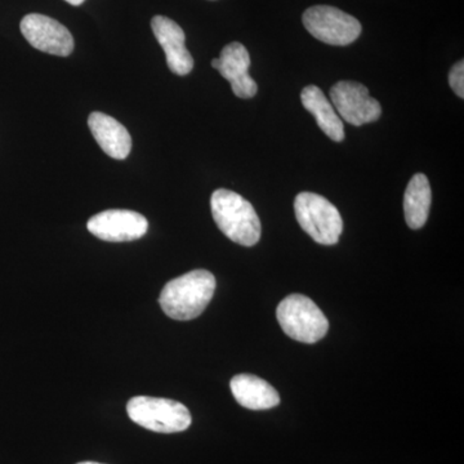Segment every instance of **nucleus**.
Returning a JSON list of instances; mask_svg holds the SVG:
<instances>
[{
    "label": "nucleus",
    "mask_w": 464,
    "mask_h": 464,
    "mask_svg": "<svg viewBox=\"0 0 464 464\" xmlns=\"http://www.w3.org/2000/svg\"><path fill=\"white\" fill-rule=\"evenodd\" d=\"M215 290V275L207 270H194L167 283L159 304L170 319L188 322L204 313Z\"/></svg>",
    "instance_id": "1"
},
{
    "label": "nucleus",
    "mask_w": 464,
    "mask_h": 464,
    "mask_svg": "<svg viewBox=\"0 0 464 464\" xmlns=\"http://www.w3.org/2000/svg\"><path fill=\"white\" fill-rule=\"evenodd\" d=\"M213 219L228 239L253 246L261 237V221L255 208L237 192L219 188L210 198Z\"/></svg>",
    "instance_id": "2"
},
{
    "label": "nucleus",
    "mask_w": 464,
    "mask_h": 464,
    "mask_svg": "<svg viewBox=\"0 0 464 464\" xmlns=\"http://www.w3.org/2000/svg\"><path fill=\"white\" fill-rule=\"evenodd\" d=\"M276 317L284 333L302 343H316L328 333V319L306 295H292L284 298L277 306Z\"/></svg>",
    "instance_id": "3"
},
{
    "label": "nucleus",
    "mask_w": 464,
    "mask_h": 464,
    "mask_svg": "<svg viewBox=\"0 0 464 464\" xmlns=\"http://www.w3.org/2000/svg\"><path fill=\"white\" fill-rule=\"evenodd\" d=\"M295 212L302 230L317 244L334 246L343 231L340 210L322 195L301 192L295 200Z\"/></svg>",
    "instance_id": "4"
},
{
    "label": "nucleus",
    "mask_w": 464,
    "mask_h": 464,
    "mask_svg": "<svg viewBox=\"0 0 464 464\" xmlns=\"http://www.w3.org/2000/svg\"><path fill=\"white\" fill-rule=\"evenodd\" d=\"M127 411L134 423L158 433L186 431L192 422L188 409L169 399L136 396L128 402Z\"/></svg>",
    "instance_id": "5"
},
{
    "label": "nucleus",
    "mask_w": 464,
    "mask_h": 464,
    "mask_svg": "<svg viewBox=\"0 0 464 464\" xmlns=\"http://www.w3.org/2000/svg\"><path fill=\"white\" fill-rule=\"evenodd\" d=\"M302 21L317 41L338 47L355 42L362 30L359 20L331 5H314L306 9Z\"/></svg>",
    "instance_id": "6"
},
{
    "label": "nucleus",
    "mask_w": 464,
    "mask_h": 464,
    "mask_svg": "<svg viewBox=\"0 0 464 464\" xmlns=\"http://www.w3.org/2000/svg\"><path fill=\"white\" fill-rule=\"evenodd\" d=\"M333 108L342 121L360 127L381 118V103L369 94L365 85L357 82H338L331 88Z\"/></svg>",
    "instance_id": "7"
},
{
    "label": "nucleus",
    "mask_w": 464,
    "mask_h": 464,
    "mask_svg": "<svg viewBox=\"0 0 464 464\" xmlns=\"http://www.w3.org/2000/svg\"><path fill=\"white\" fill-rule=\"evenodd\" d=\"M21 33L27 42L44 53L66 57L74 51V38L63 24L44 14H32L23 18Z\"/></svg>",
    "instance_id": "8"
},
{
    "label": "nucleus",
    "mask_w": 464,
    "mask_h": 464,
    "mask_svg": "<svg viewBox=\"0 0 464 464\" xmlns=\"http://www.w3.org/2000/svg\"><path fill=\"white\" fill-rule=\"evenodd\" d=\"M88 231L101 240L124 243L141 239L149 230V222L140 213L128 209H109L92 217Z\"/></svg>",
    "instance_id": "9"
},
{
    "label": "nucleus",
    "mask_w": 464,
    "mask_h": 464,
    "mask_svg": "<svg viewBox=\"0 0 464 464\" xmlns=\"http://www.w3.org/2000/svg\"><path fill=\"white\" fill-rule=\"evenodd\" d=\"M249 66V52L237 42L226 45L221 56L212 60V67L218 70L226 81L230 82L235 96L243 100L252 99L258 91L255 79L250 78Z\"/></svg>",
    "instance_id": "10"
},
{
    "label": "nucleus",
    "mask_w": 464,
    "mask_h": 464,
    "mask_svg": "<svg viewBox=\"0 0 464 464\" xmlns=\"http://www.w3.org/2000/svg\"><path fill=\"white\" fill-rule=\"evenodd\" d=\"M151 29L166 53L170 72L181 76L190 74L194 69V58L186 48V35L182 27L170 18L155 16L151 20Z\"/></svg>",
    "instance_id": "11"
},
{
    "label": "nucleus",
    "mask_w": 464,
    "mask_h": 464,
    "mask_svg": "<svg viewBox=\"0 0 464 464\" xmlns=\"http://www.w3.org/2000/svg\"><path fill=\"white\" fill-rule=\"evenodd\" d=\"M88 127L101 149L110 158H114L116 160L128 158L132 150V139L127 128L119 123L116 119L103 112H92L88 118Z\"/></svg>",
    "instance_id": "12"
},
{
    "label": "nucleus",
    "mask_w": 464,
    "mask_h": 464,
    "mask_svg": "<svg viewBox=\"0 0 464 464\" xmlns=\"http://www.w3.org/2000/svg\"><path fill=\"white\" fill-rule=\"evenodd\" d=\"M231 392L243 408L266 411L280 404L277 391L262 378L253 374H237L230 382Z\"/></svg>",
    "instance_id": "13"
},
{
    "label": "nucleus",
    "mask_w": 464,
    "mask_h": 464,
    "mask_svg": "<svg viewBox=\"0 0 464 464\" xmlns=\"http://www.w3.org/2000/svg\"><path fill=\"white\" fill-rule=\"evenodd\" d=\"M304 108L315 116L316 123L329 139L335 142L344 140L343 121L333 108L331 101L316 85H308L301 93Z\"/></svg>",
    "instance_id": "14"
},
{
    "label": "nucleus",
    "mask_w": 464,
    "mask_h": 464,
    "mask_svg": "<svg viewBox=\"0 0 464 464\" xmlns=\"http://www.w3.org/2000/svg\"><path fill=\"white\" fill-rule=\"evenodd\" d=\"M432 192L429 179L423 173L411 177L404 195L405 221L411 230L426 225L431 208Z\"/></svg>",
    "instance_id": "15"
},
{
    "label": "nucleus",
    "mask_w": 464,
    "mask_h": 464,
    "mask_svg": "<svg viewBox=\"0 0 464 464\" xmlns=\"http://www.w3.org/2000/svg\"><path fill=\"white\" fill-rule=\"evenodd\" d=\"M449 84L456 92L458 97L464 99V63L459 61L456 65L451 67L450 74H449Z\"/></svg>",
    "instance_id": "16"
},
{
    "label": "nucleus",
    "mask_w": 464,
    "mask_h": 464,
    "mask_svg": "<svg viewBox=\"0 0 464 464\" xmlns=\"http://www.w3.org/2000/svg\"><path fill=\"white\" fill-rule=\"evenodd\" d=\"M65 2L69 3L72 5H83L85 0H65Z\"/></svg>",
    "instance_id": "17"
},
{
    "label": "nucleus",
    "mask_w": 464,
    "mask_h": 464,
    "mask_svg": "<svg viewBox=\"0 0 464 464\" xmlns=\"http://www.w3.org/2000/svg\"><path fill=\"white\" fill-rule=\"evenodd\" d=\"M78 464H102V463H97V462H82Z\"/></svg>",
    "instance_id": "18"
}]
</instances>
